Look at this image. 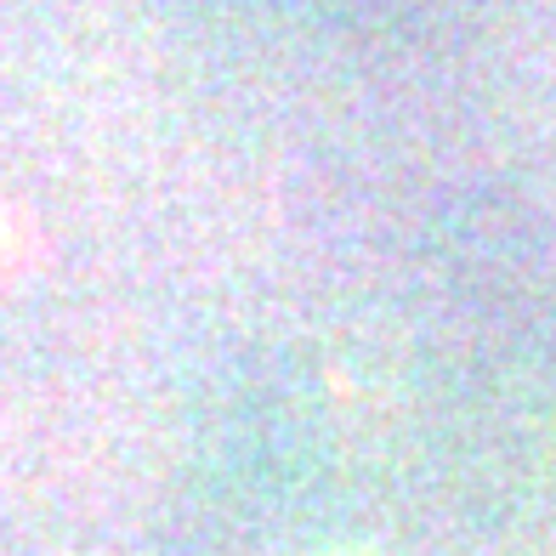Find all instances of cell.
<instances>
[{
  "label": "cell",
  "instance_id": "obj_1",
  "mask_svg": "<svg viewBox=\"0 0 556 556\" xmlns=\"http://www.w3.org/2000/svg\"><path fill=\"white\" fill-rule=\"evenodd\" d=\"M0 262L35 267V222H23L17 211H0Z\"/></svg>",
  "mask_w": 556,
  "mask_h": 556
}]
</instances>
